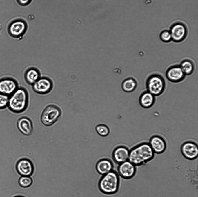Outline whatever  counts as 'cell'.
<instances>
[{
  "label": "cell",
  "mask_w": 198,
  "mask_h": 197,
  "mask_svg": "<svg viewBox=\"0 0 198 197\" xmlns=\"http://www.w3.org/2000/svg\"><path fill=\"white\" fill-rule=\"evenodd\" d=\"M155 154L148 142H143L130 150L128 160L136 167L140 166L151 161Z\"/></svg>",
  "instance_id": "obj_1"
},
{
  "label": "cell",
  "mask_w": 198,
  "mask_h": 197,
  "mask_svg": "<svg viewBox=\"0 0 198 197\" xmlns=\"http://www.w3.org/2000/svg\"><path fill=\"white\" fill-rule=\"evenodd\" d=\"M29 103V94L24 87L19 86L17 89L9 96L8 107L12 112L20 113L27 109Z\"/></svg>",
  "instance_id": "obj_2"
},
{
  "label": "cell",
  "mask_w": 198,
  "mask_h": 197,
  "mask_svg": "<svg viewBox=\"0 0 198 197\" xmlns=\"http://www.w3.org/2000/svg\"><path fill=\"white\" fill-rule=\"evenodd\" d=\"M120 181V176L117 172L113 170L102 176L98 182V187L104 194H114L119 190Z\"/></svg>",
  "instance_id": "obj_3"
},
{
  "label": "cell",
  "mask_w": 198,
  "mask_h": 197,
  "mask_svg": "<svg viewBox=\"0 0 198 197\" xmlns=\"http://www.w3.org/2000/svg\"><path fill=\"white\" fill-rule=\"evenodd\" d=\"M145 84L147 90L155 97L162 94L166 88V83L164 77L156 73L150 75L146 79Z\"/></svg>",
  "instance_id": "obj_4"
},
{
  "label": "cell",
  "mask_w": 198,
  "mask_h": 197,
  "mask_svg": "<svg viewBox=\"0 0 198 197\" xmlns=\"http://www.w3.org/2000/svg\"><path fill=\"white\" fill-rule=\"evenodd\" d=\"M28 25L27 21L22 18H17L11 21L8 24L7 31L11 37L21 39L28 31Z\"/></svg>",
  "instance_id": "obj_5"
},
{
  "label": "cell",
  "mask_w": 198,
  "mask_h": 197,
  "mask_svg": "<svg viewBox=\"0 0 198 197\" xmlns=\"http://www.w3.org/2000/svg\"><path fill=\"white\" fill-rule=\"evenodd\" d=\"M61 114V109L58 106L54 104L49 105L45 108L42 113L41 122L46 126H52L58 120Z\"/></svg>",
  "instance_id": "obj_6"
},
{
  "label": "cell",
  "mask_w": 198,
  "mask_h": 197,
  "mask_svg": "<svg viewBox=\"0 0 198 197\" xmlns=\"http://www.w3.org/2000/svg\"><path fill=\"white\" fill-rule=\"evenodd\" d=\"M169 30L171 34L172 41L176 43L183 41L187 37L188 33V28L186 25L179 21L173 23Z\"/></svg>",
  "instance_id": "obj_7"
},
{
  "label": "cell",
  "mask_w": 198,
  "mask_h": 197,
  "mask_svg": "<svg viewBox=\"0 0 198 197\" xmlns=\"http://www.w3.org/2000/svg\"><path fill=\"white\" fill-rule=\"evenodd\" d=\"M32 86L33 90L35 93L40 95H45L52 90L54 83L52 80L49 77L41 76Z\"/></svg>",
  "instance_id": "obj_8"
},
{
  "label": "cell",
  "mask_w": 198,
  "mask_h": 197,
  "mask_svg": "<svg viewBox=\"0 0 198 197\" xmlns=\"http://www.w3.org/2000/svg\"><path fill=\"white\" fill-rule=\"evenodd\" d=\"M180 150L183 156L188 160H194L198 157V145L194 141L188 140L184 142L181 146Z\"/></svg>",
  "instance_id": "obj_9"
},
{
  "label": "cell",
  "mask_w": 198,
  "mask_h": 197,
  "mask_svg": "<svg viewBox=\"0 0 198 197\" xmlns=\"http://www.w3.org/2000/svg\"><path fill=\"white\" fill-rule=\"evenodd\" d=\"M117 172L121 178L130 179L133 178L136 173V166L128 160L118 164Z\"/></svg>",
  "instance_id": "obj_10"
},
{
  "label": "cell",
  "mask_w": 198,
  "mask_h": 197,
  "mask_svg": "<svg viewBox=\"0 0 198 197\" xmlns=\"http://www.w3.org/2000/svg\"><path fill=\"white\" fill-rule=\"evenodd\" d=\"M17 81L10 77H5L0 79V93L10 96L19 88Z\"/></svg>",
  "instance_id": "obj_11"
},
{
  "label": "cell",
  "mask_w": 198,
  "mask_h": 197,
  "mask_svg": "<svg viewBox=\"0 0 198 197\" xmlns=\"http://www.w3.org/2000/svg\"><path fill=\"white\" fill-rule=\"evenodd\" d=\"M165 75L168 80L173 83L182 81L186 76L178 65H174L169 67L166 71Z\"/></svg>",
  "instance_id": "obj_12"
},
{
  "label": "cell",
  "mask_w": 198,
  "mask_h": 197,
  "mask_svg": "<svg viewBox=\"0 0 198 197\" xmlns=\"http://www.w3.org/2000/svg\"><path fill=\"white\" fill-rule=\"evenodd\" d=\"M16 169L21 176H30L34 171V167L32 162L26 158H20L17 161Z\"/></svg>",
  "instance_id": "obj_13"
},
{
  "label": "cell",
  "mask_w": 198,
  "mask_h": 197,
  "mask_svg": "<svg viewBox=\"0 0 198 197\" xmlns=\"http://www.w3.org/2000/svg\"><path fill=\"white\" fill-rule=\"evenodd\" d=\"M148 142L155 154H162L166 149V142L164 139L160 135H155L152 136L150 138Z\"/></svg>",
  "instance_id": "obj_14"
},
{
  "label": "cell",
  "mask_w": 198,
  "mask_h": 197,
  "mask_svg": "<svg viewBox=\"0 0 198 197\" xmlns=\"http://www.w3.org/2000/svg\"><path fill=\"white\" fill-rule=\"evenodd\" d=\"M17 126L19 131L26 136H29L32 133L33 126L32 120L29 117L23 116L17 120Z\"/></svg>",
  "instance_id": "obj_15"
},
{
  "label": "cell",
  "mask_w": 198,
  "mask_h": 197,
  "mask_svg": "<svg viewBox=\"0 0 198 197\" xmlns=\"http://www.w3.org/2000/svg\"><path fill=\"white\" fill-rule=\"evenodd\" d=\"M130 150L126 146H121L113 150L112 157L113 161L118 164L128 160Z\"/></svg>",
  "instance_id": "obj_16"
},
{
  "label": "cell",
  "mask_w": 198,
  "mask_h": 197,
  "mask_svg": "<svg viewBox=\"0 0 198 197\" xmlns=\"http://www.w3.org/2000/svg\"><path fill=\"white\" fill-rule=\"evenodd\" d=\"M114 167L112 161L107 158H102L99 160L95 166L96 171L102 176L114 170Z\"/></svg>",
  "instance_id": "obj_17"
},
{
  "label": "cell",
  "mask_w": 198,
  "mask_h": 197,
  "mask_svg": "<svg viewBox=\"0 0 198 197\" xmlns=\"http://www.w3.org/2000/svg\"><path fill=\"white\" fill-rule=\"evenodd\" d=\"M41 77V73L37 68L31 66L25 70L24 74V78L26 82L32 86Z\"/></svg>",
  "instance_id": "obj_18"
},
{
  "label": "cell",
  "mask_w": 198,
  "mask_h": 197,
  "mask_svg": "<svg viewBox=\"0 0 198 197\" xmlns=\"http://www.w3.org/2000/svg\"><path fill=\"white\" fill-rule=\"evenodd\" d=\"M155 101V96L147 90L141 94L139 99L140 106L145 109H149L152 107Z\"/></svg>",
  "instance_id": "obj_19"
},
{
  "label": "cell",
  "mask_w": 198,
  "mask_h": 197,
  "mask_svg": "<svg viewBox=\"0 0 198 197\" xmlns=\"http://www.w3.org/2000/svg\"><path fill=\"white\" fill-rule=\"evenodd\" d=\"M137 86V81L132 77H128L124 79L122 81L121 86L125 92L130 93L134 91Z\"/></svg>",
  "instance_id": "obj_20"
},
{
  "label": "cell",
  "mask_w": 198,
  "mask_h": 197,
  "mask_svg": "<svg viewBox=\"0 0 198 197\" xmlns=\"http://www.w3.org/2000/svg\"><path fill=\"white\" fill-rule=\"evenodd\" d=\"M184 73L186 75L192 74L195 69V65L191 60L186 59L182 60L179 65Z\"/></svg>",
  "instance_id": "obj_21"
},
{
  "label": "cell",
  "mask_w": 198,
  "mask_h": 197,
  "mask_svg": "<svg viewBox=\"0 0 198 197\" xmlns=\"http://www.w3.org/2000/svg\"><path fill=\"white\" fill-rule=\"evenodd\" d=\"M95 130L99 135L103 137L108 136L110 132L108 127L104 124H100L97 125L95 127Z\"/></svg>",
  "instance_id": "obj_22"
},
{
  "label": "cell",
  "mask_w": 198,
  "mask_h": 197,
  "mask_svg": "<svg viewBox=\"0 0 198 197\" xmlns=\"http://www.w3.org/2000/svg\"><path fill=\"white\" fill-rule=\"evenodd\" d=\"M33 183V180L30 176H21L19 179L18 183L22 188H27Z\"/></svg>",
  "instance_id": "obj_23"
},
{
  "label": "cell",
  "mask_w": 198,
  "mask_h": 197,
  "mask_svg": "<svg viewBox=\"0 0 198 197\" xmlns=\"http://www.w3.org/2000/svg\"><path fill=\"white\" fill-rule=\"evenodd\" d=\"M160 40L163 42L168 43L172 41V37L169 30H164L162 31L159 35Z\"/></svg>",
  "instance_id": "obj_24"
},
{
  "label": "cell",
  "mask_w": 198,
  "mask_h": 197,
  "mask_svg": "<svg viewBox=\"0 0 198 197\" xmlns=\"http://www.w3.org/2000/svg\"><path fill=\"white\" fill-rule=\"evenodd\" d=\"M9 96L0 93V109L8 107Z\"/></svg>",
  "instance_id": "obj_25"
},
{
  "label": "cell",
  "mask_w": 198,
  "mask_h": 197,
  "mask_svg": "<svg viewBox=\"0 0 198 197\" xmlns=\"http://www.w3.org/2000/svg\"><path fill=\"white\" fill-rule=\"evenodd\" d=\"M18 4L22 7H25L30 5L33 0H16Z\"/></svg>",
  "instance_id": "obj_26"
},
{
  "label": "cell",
  "mask_w": 198,
  "mask_h": 197,
  "mask_svg": "<svg viewBox=\"0 0 198 197\" xmlns=\"http://www.w3.org/2000/svg\"><path fill=\"white\" fill-rule=\"evenodd\" d=\"M14 197H25L24 196L22 195H17V196H16Z\"/></svg>",
  "instance_id": "obj_27"
},
{
  "label": "cell",
  "mask_w": 198,
  "mask_h": 197,
  "mask_svg": "<svg viewBox=\"0 0 198 197\" xmlns=\"http://www.w3.org/2000/svg\"><path fill=\"white\" fill-rule=\"evenodd\" d=\"M1 26H0V32H1Z\"/></svg>",
  "instance_id": "obj_28"
}]
</instances>
